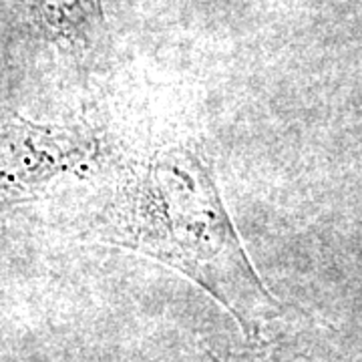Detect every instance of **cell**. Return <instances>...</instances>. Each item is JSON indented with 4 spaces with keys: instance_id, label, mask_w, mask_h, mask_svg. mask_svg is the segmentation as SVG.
<instances>
[{
    "instance_id": "cell-1",
    "label": "cell",
    "mask_w": 362,
    "mask_h": 362,
    "mask_svg": "<svg viewBox=\"0 0 362 362\" xmlns=\"http://www.w3.org/2000/svg\"><path fill=\"white\" fill-rule=\"evenodd\" d=\"M99 242L127 247L189 278L256 340L278 302L252 268L195 145H171L137 161L95 223Z\"/></svg>"
},
{
    "instance_id": "cell-3",
    "label": "cell",
    "mask_w": 362,
    "mask_h": 362,
    "mask_svg": "<svg viewBox=\"0 0 362 362\" xmlns=\"http://www.w3.org/2000/svg\"><path fill=\"white\" fill-rule=\"evenodd\" d=\"M35 30L69 57L87 61L109 42L103 0H21Z\"/></svg>"
},
{
    "instance_id": "cell-2",
    "label": "cell",
    "mask_w": 362,
    "mask_h": 362,
    "mask_svg": "<svg viewBox=\"0 0 362 362\" xmlns=\"http://www.w3.org/2000/svg\"><path fill=\"white\" fill-rule=\"evenodd\" d=\"M97 149L89 131L40 125L0 109V206L37 199L59 177L85 165Z\"/></svg>"
}]
</instances>
